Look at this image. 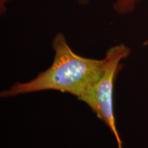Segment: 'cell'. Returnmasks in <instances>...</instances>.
<instances>
[{
	"instance_id": "cell-1",
	"label": "cell",
	"mask_w": 148,
	"mask_h": 148,
	"mask_svg": "<svg viewBox=\"0 0 148 148\" xmlns=\"http://www.w3.org/2000/svg\"><path fill=\"white\" fill-rule=\"evenodd\" d=\"M55 55L51 65L28 82L16 83L0 95L10 97L46 90H59L75 95L91 108L94 89L104 71L106 58H88L75 53L68 45L62 33L52 40Z\"/></svg>"
},
{
	"instance_id": "cell-2",
	"label": "cell",
	"mask_w": 148,
	"mask_h": 148,
	"mask_svg": "<svg viewBox=\"0 0 148 148\" xmlns=\"http://www.w3.org/2000/svg\"><path fill=\"white\" fill-rule=\"evenodd\" d=\"M130 54V49L124 44L114 45L108 49L105 56L106 66L94 89L93 104L91 107L97 117L104 122L115 136L119 148H121V142L116 130L113 108L114 82L122 67L120 62Z\"/></svg>"
},
{
	"instance_id": "cell-3",
	"label": "cell",
	"mask_w": 148,
	"mask_h": 148,
	"mask_svg": "<svg viewBox=\"0 0 148 148\" xmlns=\"http://www.w3.org/2000/svg\"><path fill=\"white\" fill-rule=\"evenodd\" d=\"M142 0H115L114 10L119 15H125L134 12Z\"/></svg>"
},
{
	"instance_id": "cell-4",
	"label": "cell",
	"mask_w": 148,
	"mask_h": 148,
	"mask_svg": "<svg viewBox=\"0 0 148 148\" xmlns=\"http://www.w3.org/2000/svg\"><path fill=\"white\" fill-rule=\"evenodd\" d=\"M80 5H86L89 3V0H75Z\"/></svg>"
},
{
	"instance_id": "cell-5",
	"label": "cell",
	"mask_w": 148,
	"mask_h": 148,
	"mask_svg": "<svg viewBox=\"0 0 148 148\" xmlns=\"http://www.w3.org/2000/svg\"><path fill=\"white\" fill-rule=\"evenodd\" d=\"M9 1V0H1V3H0V5H1V13L5 12V9L4 8L5 3L6 1Z\"/></svg>"
}]
</instances>
